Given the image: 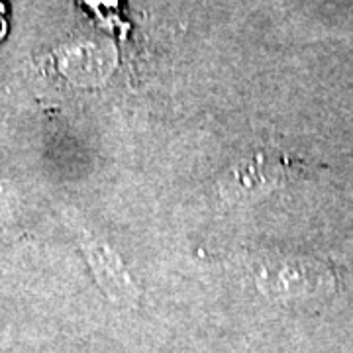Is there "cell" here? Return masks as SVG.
<instances>
[{"label": "cell", "instance_id": "obj_1", "mask_svg": "<svg viewBox=\"0 0 353 353\" xmlns=\"http://www.w3.org/2000/svg\"><path fill=\"white\" fill-rule=\"evenodd\" d=\"M8 32V4L6 0H0V41Z\"/></svg>", "mask_w": 353, "mask_h": 353}]
</instances>
